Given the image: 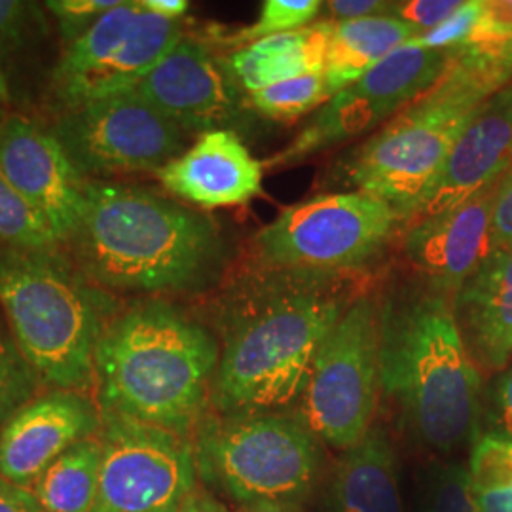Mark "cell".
Returning <instances> with one entry per match:
<instances>
[{"instance_id": "cell-21", "label": "cell", "mask_w": 512, "mask_h": 512, "mask_svg": "<svg viewBox=\"0 0 512 512\" xmlns=\"http://www.w3.org/2000/svg\"><path fill=\"white\" fill-rule=\"evenodd\" d=\"M330 512H403L397 459L382 427H372L338 461Z\"/></svg>"}, {"instance_id": "cell-39", "label": "cell", "mask_w": 512, "mask_h": 512, "mask_svg": "<svg viewBox=\"0 0 512 512\" xmlns=\"http://www.w3.org/2000/svg\"><path fill=\"white\" fill-rule=\"evenodd\" d=\"M0 512H46L35 495L0 476Z\"/></svg>"}, {"instance_id": "cell-31", "label": "cell", "mask_w": 512, "mask_h": 512, "mask_svg": "<svg viewBox=\"0 0 512 512\" xmlns=\"http://www.w3.org/2000/svg\"><path fill=\"white\" fill-rule=\"evenodd\" d=\"M44 384L19 351L10 330L0 323V431L14 414L37 397Z\"/></svg>"}, {"instance_id": "cell-33", "label": "cell", "mask_w": 512, "mask_h": 512, "mask_svg": "<svg viewBox=\"0 0 512 512\" xmlns=\"http://www.w3.org/2000/svg\"><path fill=\"white\" fill-rule=\"evenodd\" d=\"M482 6H484V0L461 2L458 12L452 18L446 19L440 27L427 31L418 38L420 44L427 48H439V50L458 48L473 33L482 14Z\"/></svg>"}, {"instance_id": "cell-43", "label": "cell", "mask_w": 512, "mask_h": 512, "mask_svg": "<svg viewBox=\"0 0 512 512\" xmlns=\"http://www.w3.org/2000/svg\"><path fill=\"white\" fill-rule=\"evenodd\" d=\"M14 103V97H12V90H10V80L4 73V67L0 65V105L2 107H12Z\"/></svg>"}, {"instance_id": "cell-44", "label": "cell", "mask_w": 512, "mask_h": 512, "mask_svg": "<svg viewBox=\"0 0 512 512\" xmlns=\"http://www.w3.org/2000/svg\"><path fill=\"white\" fill-rule=\"evenodd\" d=\"M8 116H10V114H8V109L0 105V126L6 122V118H8Z\"/></svg>"}, {"instance_id": "cell-1", "label": "cell", "mask_w": 512, "mask_h": 512, "mask_svg": "<svg viewBox=\"0 0 512 512\" xmlns=\"http://www.w3.org/2000/svg\"><path fill=\"white\" fill-rule=\"evenodd\" d=\"M65 247L105 293H205L228 262L226 239L211 217L114 181H86L84 211Z\"/></svg>"}, {"instance_id": "cell-6", "label": "cell", "mask_w": 512, "mask_h": 512, "mask_svg": "<svg viewBox=\"0 0 512 512\" xmlns=\"http://www.w3.org/2000/svg\"><path fill=\"white\" fill-rule=\"evenodd\" d=\"M501 88L505 86L452 55L448 71L433 90L349 152L338 179L355 192L382 200L401 220H408L476 109Z\"/></svg>"}, {"instance_id": "cell-40", "label": "cell", "mask_w": 512, "mask_h": 512, "mask_svg": "<svg viewBox=\"0 0 512 512\" xmlns=\"http://www.w3.org/2000/svg\"><path fill=\"white\" fill-rule=\"evenodd\" d=\"M139 4L148 12L167 19H181L190 8L186 0H139Z\"/></svg>"}, {"instance_id": "cell-22", "label": "cell", "mask_w": 512, "mask_h": 512, "mask_svg": "<svg viewBox=\"0 0 512 512\" xmlns=\"http://www.w3.org/2000/svg\"><path fill=\"white\" fill-rule=\"evenodd\" d=\"M452 63V50L427 48L410 40L351 84L349 92L387 110L391 116L433 90Z\"/></svg>"}, {"instance_id": "cell-27", "label": "cell", "mask_w": 512, "mask_h": 512, "mask_svg": "<svg viewBox=\"0 0 512 512\" xmlns=\"http://www.w3.org/2000/svg\"><path fill=\"white\" fill-rule=\"evenodd\" d=\"M0 245L18 249H55L63 243L50 222L40 215L0 171Z\"/></svg>"}, {"instance_id": "cell-20", "label": "cell", "mask_w": 512, "mask_h": 512, "mask_svg": "<svg viewBox=\"0 0 512 512\" xmlns=\"http://www.w3.org/2000/svg\"><path fill=\"white\" fill-rule=\"evenodd\" d=\"M336 21H317L283 35L262 38L224 57L245 93L258 92L308 74L325 73Z\"/></svg>"}, {"instance_id": "cell-14", "label": "cell", "mask_w": 512, "mask_h": 512, "mask_svg": "<svg viewBox=\"0 0 512 512\" xmlns=\"http://www.w3.org/2000/svg\"><path fill=\"white\" fill-rule=\"evenodd\" d=\"M0 171L65 245L84 211L86 181L50 128L10 114L0 126Z\"/></svg>"}, {"instance_id": "cell-16", "label": "cell", "mask_w": 512, "mask_h": 512, "mask_svg": "<svg viewBox=\"0 0 512 512\" xmlns=\"http://www.w3.org/2000/svg\"><path fill=\"white\" fill-rule=\"evenodd\" d=\"M511 167L512 80L476 109L408 220L458 207L478 192L501 183Z\"/></svg>"}, {"instance_id": "cell-35", "label": "cell", "mask_w": 512, "mask_h": 512, "mask_svg": "<svg viewBox=\"0 0 512 512\" xmlns=\"http://www.w3.org/2000/svg\"><path fill=\"white\" fill-rule=\"evenodd\" d=\"M461 6V0H406L391 2L387 16L403 19L406 23L421 29L423 33L440 27L446 19L452 18Z\"/></svg>"}, {"instance_id": "cell-37", "label": "cell", "mask_w": 512, "mask_h": 512, "mask_svg": "<svg viewBox=\"0 0 512 512\" xmlns=\"http://www.w3.org/2000/svg\"><path fill=\"white\" fill-rule=\"evenodd\" d=\"M509 243H512V167L503 177L495 196L492 249Z\"/></svg>"}, {"instance_id": "cell-19", "label": "cell", "mask_w": 512, "mask_h": 512, "mask_svg": "<svg viewBox=\"0 0 512 512\" xmlns=\"http://www.w3.org/2000/svg\"><path fill=\"white\" fill-rule=\"evenodd\" d=\"M459 332L480 370L512 359V243L494 247L452 298Z\"/></svg>"}, {"instance_id": "cell-41", "label": "cell", "mask_w": 512, "mask_h": 512, "mask_svg": "<svg viewBox=\"0 0 512 512\" xmlns=\"http://www.w3.org/2000/svg\"><path fill=\"white\" fill-rule=\"evenodd\" d=\"M175 512H228L217 499L209 495L194 494L179 511Z\"/></svg>"}, {"instance_id": "cell-28", "label": "cell", "mask_w": 512, "mask_h": 512, "mask_svg": "<svg viewBox=\"0 0 512 512\" xmlns=\"http://www.w3.org/2000/svg\"><path fill=\"white\" fill-rule=\"evenodd\" d=\"M330 97L332 95L323 73L308 74L268 86L258 92L247 93L251 109L262 118L275 122H294L311 110L321 109Z\"/></svg>"}, {"instance_id": "cell-18", "label": "cell", "mask_w": 512, "mask_h": 512, "mask_svg": "<svg viewBox=\"0 0 512 512\" xmlns=\"http://www.w3.org/2000/svg\"><path fill=\"white\" fill-rule=\"evenodd\" d=\"M156 177L165 190L202 209L247 205L262 194L264 164L238 131L217 129L198 135L194 145L164 165Z\"/></svg>"}, {"instance_id": "cell-3", "label": "cell", "mask_w": 512, "mask_h": 512, "mask_svg": "<svg viewBox=\"0 0 512 512\" xmlns=\"http://www.w3.org/2000/svg\"><path fill=\"white\" fill-rule=\"evenodd\" d=\"M219 359L215 336L179 306L133 302L110 317L97 344L101 414L184 437L202 420Z\"/></svg>"}, {"instance_id": "cell-42", "label": "cell", "mask_w": 512, "mask_h": 512, "mask_svg": "<svg viewBox=\"0 0 512 512\" xmlns=\"http://www.w3.org/2000/svg\"><path fill=\"white\" fill-rule=\"evenodd\" d=\"M243 512H302L300 503H255L247 505Z\"/></svg>"}, {"instance_id": "cell-7", "label": "cell", "mask_w": 512, "mask_h": 512, "mask_svg": "<svg viewBox=\"0 0 512 512\" xmlns=\"http://www.w3.org/2000/svg\"><path fill=\"white\" fill-rule=\"evenodd\" d=\"M198 471L239 503H300L319 473V440L289 412L224 414L203 423Z\"/></svg>"}, {"instance_id": "cell-2", "label": "cell", "mask_w": 512, "mask_h": 512, "mask_svg": "<svg viewBox=\"0 0 512 512\" xmlns=\"http://www.w3.org/2000/svg\"><path fill=\"white\" fill-rule=\"evenodd\" d=\"M334 279L264 268L228 300L211 395L222 414L283 412L300 399L317 349L348 308Z\"/></svg>"}, {"instance_id": "cell-26", "label": "cell", "mask_w": 512, "mask_h": 512, "mask_svg": "<svg viewBox=\"0 0 512 512\" xmlns=\"http://www.w3.org/2000/svg\"><path fill=\"white\" fill-rule=\"evenodd\" d=\"M469 495L480 512H512V440L484 433L465 469Z\"/></svg>"}, {"instance_id": "cell-34", "label": "cell", "mask_w": 512, "mask_h": 512, "mask_svg": "<svg viewBox=\"0 0 512 512\" xmlns=\"http://www.w3.org/2000/svg\"><path fill=\"white\" fill-rule=\"evenodd\" d=\"M482 420L490 429L488 433L512 440V363L495 376L484 395Z\"/></svg>"}, {"instance_id": "cell-9", "label": "cell", "mask_w": 512, "mask_h": 512, "mask_svg": "<svg viewBox=\"0 0 512 512\" xmlns=\"http://www.w3.org/2000/svg\"><path fill=\"white\" fill-rule=\"evenodd\" d=\"M380 346V310L361 296L317 349L298 399V418L315 439L346 452L372 429L382 387Z\"/></svg>"}, {"instance_id": "cell-32", "label": "cell", "mask_w": 512, "mask_h": 512, "mask_svg": "<svg viewBox=\"0 0 512 512\" xmlns=\"http://www.w3.org/2000/svg\"><path fill=\"white\" fill-rule=\"evenodd\" d=\"M120 2L122 0H48L44 6L54 16L63 44L69 46Z\"/></svg>"}, {"instance_id": "cell-8", "label": "cell", "mask_w": 512, "mask_h": 512, "mask_svg": "<svg viewBox=\"0 0 512 512\" xmlns=\"http://www.w3.org/2000/svg\"><path fill=\"white\" fill-rule=\"evenodd\" d=\"M401 217L363 192H329L281 211L255 236L266 270L329 275L363 268L384 251Z\"/></svg>"}, {"instance_id": "cell-13", "label": "cell", "mask_w": 512, "mask_h": 512, "mask_svg": "<svg viewBox=\"0 0 512 512\" xmlns=\"http://www.w3.org/2000/svg\"><path fill=\"white\" fill-rule=\"evenodd\" d=\"M184 133L236 131L251 120L247 93L203 38L181 42L135 88Z\"/></svg>"}, {"instance_id": "cell-11", "label": "cell", "mask_w": 512, "mask_h": 512, "mask_svg": "<svg viewBox=\"0 0 512 512\" xmlns=\"http://www.w3.org/2000/svg\"><path fill=\"white\" fill-rule=\"evenodd\" d=\"M50 131L84 179L152 171L186 150V133L135 90L59 110Z\"/></svg>"}, {"instance_id": "cell-29", "label": "cell", "mask_w": 512, "mask_h": 512, "mask_svg": "<svg viewBox=\"0 0 512 512\" xmlns=\"http://www.w3.org/2000/svg\"><path fill=\"white\" fill-rule=\"evenodd\" d=\"M321 6L323 4L319 0H266L262 4L260 18L253 25L213 38L226 48L239 50L262 38L283 35L310 25L311 19L319 14Z\"/></svg>"}, {"instance_id": "cell-17", "label": "cell", "mask_w": 512, "mask_h": 512, "mask_svg": "<svg viewBox=\"0 0 512 512\" xmlns=\"http://www.w3.org/2000/svg\"><path fill=\"white\" fill-rule=\"evenodd\" d=\"M499 184L458 207L414 220L408 228L404 255L427 287L454 298L492 251V217Z\"/></svg>"}, {"instance_id": "cell-4", "label": "cell", "mask_w": 512, "mask_h": 512, "mask_svg": "<svg viewBox=\"0 0 512 512\" xmlns=\"http://www.w3.org/2000/svg\"><path fill=\"white\" fill-rule=\"evenodd\" d=\"M382 389L425 446L452 452L475 439L484 387L459 332L452 296L425 283L380 308Z\"/></svg>"}, {"instance_id": "cell-38", "label": "cell", "mask_w": 512, "mask_h": 512, "mask_svg": "<svg viewBox=\"0 0 512 512\" xmlns=\"http://www.w3.org/2000/svg\"><path fill=\"white\" fill-rule=\"evenodd\" d=\"M329 14L338 23L342 21H357V19L387 16L391 2L382 0H332L327 4Z\"/></svg>"}, {"instance_id": "cell-12", "label": "cell", "mask_w": 512, "mask_h": 512, "mask_svg": "<svg viewBox=\"0 0 512 512\" xmlns=\"http://www.w3.org/2000/svg\"><path fill=\"white\" fill-rule=\"evenodd\" d=\"M99 440L103 456L93 512H175L196 494V452L181 435L103 416Z\"/></svg>"}, {"instance_id": "cell-36", "label": "cell", "mask_w": 512, "mask_h": 512, "mask_svg": "<svg viewBox=\"0 0 512 512\" xmlns=\"http://www.w3.org/2000/svg\"><path fill=\"white\" fill-rule=\"evenodd\" d=\"M425 512H480L469 495L465 469H450L437 478Z\"/></svg>"}, {"instance_id": "cell-24", "label": "cell", "mask_w": 512, "mask_h": 512, "mask_svg": "<svg viewBox=\"0 0 512 512\" xmlns=\"http://www.w3.org/2000/svg\"><path fill=\"white\" fill-rule=\"evenodd\" d=\"M387 118H391L387 110L353 95L349 90H342L317 109L310 122L294 137L293 143L266 160L264 167L281 169L300 164L317 152L365 135L366 131L378 128Z\"/></svg>"}, {"instance_id": "cell-30", "label": "cell", "mask_w": 512, "mask_h": 512, "mask_svg": "<svg viewBox=\"0 0 512 512\" xmlns=\"http://www.w3.org/2000/svg\"><path fill=\"white\" fill-rule=\"evenodd\" d=\"M44 6L29 0H0V65L38 48L50 25Z\"/></svg>"}, {"instance_id": "cell-10", "label": "cell", "mask_w": 512, "mask_h": 512, "mask_svg": "<svg viewBox=\"0 0 512 512\" xmlns=\"http://www.w3.org/2000/svg\"><path fill=\"white\" fill-rule=\"evenodd\" d=\"M183 37L181 19L152 14L139 0H122L65 46L52 73L59 110L135 90Z\"/></svg>"}, {"instance_id": "cell-23", "label": "cell", "mask_w": 512, "mask_h": 512, "mask_svg": "<svg viewBox=\"0 0 512 512\" xmlns=\"http://www.w3.org/2000/svg\"><path fill=\"white\" fill-rule=\"evenodd\" d=\"M421 35V29L393 16L336 23L323 73L330 95L346 90L376 67L385 55Z\"/></svg>"}, {"instance_id": "cell-25", "label": "cell", "mask_w": 512, "mask_h": 512, "mask_svg": "<svg viewBox=\"0 0 512 512\" xmlns=\"http://www.w3.org/2000/svg\"><path fill=\"white\" fill-rule=\"evenodd\" d=\"M101 456V440H80L38 476L31 494L46 512H93Z\"/></svg>"}, {"instance_id": "cell-15", "label": "cell", "mask_w": 512, "mask_h": 512, "mask_svg": "<svg viewBox=\"0 0 512 512\" xmlns=\"http://www.w3.org/2000/svg\"><path fill=\"white\" fill-rule=\"evenodd\" d=\"M101 408L86 391L54 389L37 395L0 431V476L31 490L55 459L101 431Z\"/></svg>"}, {"instance_id": "cell-5", "label": "cell", "mask_w": 512, "mask_h": 512, "mask_svg": "<svg viewBox=\"0 0 512 512\" xmlns=\"http://www.w3.org/2000/svg\"><path fill=\"white\" fill-rule=\"evenodd\" d=\"M0 308L44 384L74 391L95 384L97 344L118 304L69 253L0 245Z\"/></svg>"}]
</instances>
